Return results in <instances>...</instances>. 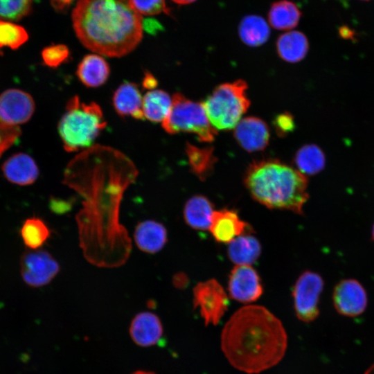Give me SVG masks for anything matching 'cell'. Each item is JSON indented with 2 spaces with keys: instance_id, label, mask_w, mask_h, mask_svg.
Segmentation results:
<instances>
[{
  "instance_id": "cell-8",
  "label": "cell",
  "mask_w": 374,
  "mask_h": 374,
  "mask_svg": "<svg viewBox=\"0 0 374 374\" xmlns=\"http://www.w3.org/2000/svg\"><path fill=\"white\" fill-rule=\"evenodd\" d=\"M193 305L198 309L204 323L217 325L228 308V296L215 279L197 283L193 288Z\"/></svg>"
},
{
  "instance_id": "cell-19",
  "label": "cell",
  "mask_w": 374,
  "mask_h": 374,
  "mask_svg": "<svg viewBox=\"0 0 374 374\" xmlns=\"http://www.w3.org/2000/svg\"><path fill=\"white\" fill-rule=\"evenodd\" d=\"M109 73V64L102 55L96 53L85 55L76 69L79 80L87 87H98L104 84Z\"/></svg>"
},
{
  "instance_id": "cell-6",
  "label": "cell",
  "mask_w": 374,
  "mask_h": 374,
  "mask_svg": "<svg viewBox=\"0 0 374 374\" xmlns=\"http://www.w3.org/2000/svg\"><path fill=\"white\" fill-rule=\"evenodd\" d=\"M163 130L170 134L193 133L199 141L211 142L217 135L202 103L193 101L180 93L172 97L170 110L162 122Z\"/></svg>"
},
{
  "instance_id": "cell-42",
  "label": "cell",
  "mask_w": 374,
  "mask_h": 374,
  "mask_svg": "<svg viewBox=\"0 0 374 374\" xmlns=\"http://www.w3.org/2000/svg\"><path fill=\"white\" fill-rule=\"evenodd\" d=\"M364 1H368V0H364Z\"/></svg>"
},
{
  "instance_id": "cell-24",
  "label": "cell",
  "mask_w": 374,
  "mask_h": 374,
  "mask_svg": "<svg viewBox=\"0 0 374 374\" xmlns=\"http://www.w3.org/2000/svg\"><path fill=\"white\" fill-rule=\"evenodd\" d=\"M186 153L192 172L200 180L206 179L213 173L217 158L212 147L199 148L187 143Z\"/></svg>"
},
{
  "instance_id": "cell-15",
  "label": "cell",
  "mask_w": 374,
  "mask_h": 374,
  "mask_svg": "<svg viewBox=\"0 0 374 374\" xmlns=\"http://www.w3.org/2000/svg\"><path fill=\"white\" fill-rule=\"evenodd\" d=\"M4 177L12 184L28 186L39 177V168L35 160L28 154L19 152L10 156L1 166Z\"/></svg>"
},
{
  "instance_id": "cell-4",
  "label": "cell",
  "mask_w": 374,
  "mask_h": 374,
  "mask_svg": "<svg viewBox=\"0 0 374 374\" xmlns=\"http://www.w3.org/2000/svg\"><path fill=\"white\" fill-rule=\"evenodd\" d=\"M101 107L95 102H82L74 96L67 102L58 123V133L66 152H78L93 146L106 127Z\"/></svg>"
},
{
  "instance_id": "cell-37",
  "label": "cell",
  "mask_w": 374,
  "mask_h": 374,
  "mask_svg": "<svg viewBox=\"0 0 374 374\" xmlns=\"http://www.w3.org/2000/svg\"><path fill=\"white\" fill-rule=\"evenodd\" d=\"M157 84L158 82L155 77L152 73L147 71L143 79V87L146 89L153 90L156 88Z\"/></svg>"
},
{
  "instance_id": "cell-22",
  "label": "cell",
  "mask_w": 374,
  "mask_h": 374,
  "mask_svg": "<svg viewBox=\"0 0 374 374\" xmlns=\"http://www.w3.org/2000/svg\"><path fill=\"white\" fill-rule=\"evenodd\" d=\"M308 48L309 43L306 36L297 30L283 33L276 42L279 57L290 63L302 60L307 55Z\"/></svg>"
},
{
  "instance_id": "cell-27",
  "label": "cell",
  "mask_w": 374,
  "mask_h": 374,
  "mask_svg": "<svg viewBox=\"0 0 374 374\" xmlns=\"http://www.w3.org/2000/svg\"><path fill=\"white\" fill-rule=\"evenodd\" d=\"M297 170L306 175H314L323 170L326 157L322 150L315 144H307L298 150L294 157Z\"/></svg>"
},
{
  "instance_id": "cell-21",
  "label": "cell",
  "mask_w": 374,
  "mask_h": 374,
  "mask_svg": "<svg viewBox=\"0 0 374 374\" xmlns=\"http://www.w3.org/2000/svg\"><path fill=\"white\" fill-rule=\"evenodd\" d=\"M227 253L236 265H251L259 258L261 245L255 236L244 233L229 243Z\"/></svg>"
},
{
  "instance_id": "cell-13",
  "label": "cell",
  "mask_w": 374,
  "mask_h": 374,
  "mask_svg": "<svg viewBox=\"0 0 374 374\" xmlns=\"http://www.w3.org/2000/svg\"><path fill=\"white\" fill-rule=\"evenodd\" d=\"M233 135L240 146L249 152L264 150L270 138L267 123L254 116H248L240 121L235 127Z\"/></svg>"
},
{
  "instance_id": "cell-35",
  "label": "cell",
  "mask_w": 374,
  "mask_h": 374,
  "mask_svg": "<svg viewBox=\"0 0 374 374\" xmlns=\"http://www.w3.org/2000/svg\"><path fill=\"white\" fill-rule=\"evenodd\" d=\"M49 207L52 212L55 213H63L69 208V204L64 201L51 197L49 201Z\"/></svg>"
},
{
  "instance_id": "cell-30",
  "label": "cell",
  "mask_w": 374,
  "mask_h": 374,
  "mask_svg": "<svg viewBox=\"0 0 374 374\" xmlns=\"http://www.w3.org/2000/svg\"><path fill=\"white\" fill-rule=\"evenodd\" d=\"M33 0H0V17L20 19L30 10Z\"/></svg>"
},
{
  "instance_id": "cell-34",
  "label": "cell",
  "mask_w": 374,
  "mask_h": 374,
  "mask_svg": "<svg viewBox=\"0 0 374 374\" xmlns=\"http://www.w3.org/2000/svg\"><path fill=\"white\" fill-rule=\"evenodd\" d=\"M274 126L279 136H285L294 130V118L290 113L280 114L275 118Z\"/></svg>"
},
{
  "instance_id": "cell-5",
  "label": "cell",
  "mask_w": 374,
  "mask_h": 374,
  "mask_svg": "<svg viewBox=\"0 0 374 374\" xmlns=\"http://www.w3.org/2000/svg\"><path fill=\"white\" fill-rule=\"evenodd\" d=\"M247 87L243 80L223 83L203 102L208 118L215 129L230 130L236 126L250 105Z\"/></svg>"
},
{
  "instance_id": "cell-10",
  "label": "cell",
  "mask_w": 374,
  "mask_h": 374,
  "mask_svg": "<svg viewBox=\"0 0 374 374\" xmlns=\"http://www.w3.org/2000/svg\"><path fill=\"white\" fill-rule=\"evenodd\" d=\"M332 301L338 313L354 317L365 311L368 304V296L360 282L353 278L344 279L335 286Z\"/></svg>"
},
{
  "instance_id": "cell-17",
  "label": "cell",
  "mask_w": 374,
  "mask_h": 374,
  "mask_svg": "<svg viewBox=\"0 0 374 374\" xmlns=\"http://www.w3.org/2000/svg\"><path fill=\"white\" fill-rule=\"evenodd\" d=\"M112 103L114 110L121 116L144 119L142 109L143 97L137 84L125 81L115 90Z\"/></svg>"
},
{
  "instance_id": "cell-36",
  "label": "cell",
  "mask_w": 374,
  "mask_h": 374,
  "mask_svg": "<svg viewBox=\"0 0 374 374\" xmlns=\"http://www.w3.org/2000/svg\"><path fill=\"white\" fill-rule=\"evenodd\" d=\"M75 0H51L53 8L57 12L66 11Z\"/></svg>"
},
{
  "instance_id": "cell-29",
  "label": "cell",
  "mask_w": 374,
  "mask_h": 374,
  "mask_svg": "<svg viewBox=\"0 0 374 374\" xmlns=\"http://www.w3.org/2000/svg\"><path fill=\"white\" fill-rule=\"evenodd\" d=\"M28 39L26 30L21 26L0 19V49L15 50Z\"/></svg>"
},
{
  "instance_id": "cell-31",
  "label": "cell",
  "mask_w": 374,
  "mask_h": 374,
  "mask_svg": "<svg viewBox=\"0 0 374 374\" xmlns=\"http://www.w3.org/2000/svg\"><path fill=\"white\" fill-rule=\"evenodd\" d=\"M69 48L64 44H53L44 48L41 53L43 62L51 68H56L69 57Z\"/></svg>"
},
{
  "instance_id": "cell-18",
  "label": "cell",
  "mask_w": 374,
  "mask_h": 374,
  "mask_svg": "<svg viewBox=\"0 0 374 374\" xmlns=\"http://www.w3.org/2000/svg\"><path fill=\"white\" fill-rule=\"evenodd\" d=\"M136 247L143 252L155 253L161 251L168 240L164 225L155 220H147L139 222L134 232Z\"/></svg>"
},
{
  "instance_id": "cell-40",
  "label": "cell",
  "mask_w": 374,
  "mask_h": 374,
  "mask_svg": "<svg viewBox=\"0 0 374 374\" xmlns=\"http://www.w3.org/2000/svg\"><path fill=\"white\" fill-rule=\"evenodd\" d=\"M132 374H155V373L152 372H149V371H138L133 373Z\"/></svg>"
},
{
  "instance_id": "cell-23",
  "label": "cell",
  "mask_w": 374,
  "mask_h": 374,
  "mask_svg": "<svg viewBox=\"0 0 374 374\" xmlns=\"http://www.w3.org/2000/svg\"><path fill=\"white\" fill-rule=\"evenodd\" d=\"M241 40L247 46L256 47L265 43L270 35V29L266 21L258 15L244 17L238 28Z\"/></svg>"
},
{
  "instance_id": "cell-1",
  "label": "cell",
  "mask_w": 374,
  "mask_h": 374,
  "mask_svg": "<svg viewBox=\"0 0 374 374\" xmlns=\"http://www.w3.org/2000/svg\"><path fill=\"white\" fill-rule=\"evenodd\" d=\"M287 336L281 321L263 306L249 305L238 310L224 326L221 348L235 368L259 373L283 358Z\"/></svg>"
},
{
  "instance_id": "cell-41",
  "label": "cell",
  "mask_w": 374,
  "mask_h": 374,
  "mask_svg": "<svg viewBox=\"0 0 374 374\" xmlns=\"http://www.w3.org/2000/svg\"><path fill=\"white\" fill-rule=\"evenodd\" d=\"M371 237H372V239H373V240L374 242V224H373V227H372Z\"/></svg>"
},
{
  "instance_id": "cell-20",
  "label": "cell",
  "mask_w": 374,
  "mask_h": 374,
  "mask_svg": "<svg viewBox=\"0 0 374 374\" xmlns=\"http://www.w3.org/2000/svg\"><path fill=\"white\" fill-rule=\"evenodd\" d=\"M215 211L212 202L204 195H195L187 200L184 208V218L192 229L209 230Z\"/></svg>"
},
{
  "instance_id": "cell-3",
  "label": "cell",
  "mask_w": 374,
  "mask_h": 374,
  "mask_svg": "<svg viewBox=\"0 0 374 374\" xmlns=\"http://www.w3.org/2000/svg\"><path fill=\"white\" fill-rule=\"evenodd\" d=\"M244 184L251 197L272 209L303 213L309 199L306 176L277 159L253 161L247 169Z\"/></svg>"
},
{
  "instance_id": "cell-12",
  "label": "cell",
  "mask_w": 374,
  "mask_h": 374,
  "mask_svg": "<svg viewBox=\"0 0 374 374\" xmlns=\"http://www.w3.org/2000/svg\"><path fill=\"white\" fill-rule=\"evenodd\" d=\"M35 108L33 97L24 91L9 89L0 94V120L9 125L19 126L28 121Z\"/></svg>"
},
{
  "instance_id": "cell-39",
  "label": "cell",
  "mask_w": 374,
  "mask_h": 374,
  "mask_svg": "<svg viewBox=\"0 0 374 374\" xmlns=\"http://www.w3.org/2000/svg\"><path fill=\"white\" fill-rule=\"evenodd\" d=\"M172 1L179 5H186V4L191 3L195 1L196 0H172Z\"/></svg>"
},
{
  "instance_id": "cell-16",
  "label": "cell",
  "mask_w": 374,
  "mask_h": 374,
  "mask_svg": "<svg viewBox=\"0 0 374 374\" xmlns=\"http://www.w3.org/2000/svg\"><path fill=\"white\" fill-rule=\"evenodd\" d=\"M132 340L140 346H152L162 339L163 329L159 318L150 312H142L132 319L130 328Z\"/></svg>"
},
{
  "instance_id": "cell-26",
  "label": "cell",
  "mask_w": 374,
  "mask_h": 374,
  "mask_svg": "<svg viewBox=\"0 0 374 374\" xmlns=\"http://www.w3.org/2000/svg\"><path fill=\"white\" fill-rule=\"evenodd\" d=\"M301 15L295 3L287 0H281L271 6L268 19L269 24L275 29L288 30L297 26Z\"/></svg>"
},
{
  "instance_id": "cell-38",
  "label": "cell",
  "mask_w": 374,
  "mask_h": 374,
  "mask_svg": "<svg viewBox=\"0 0 374 374\" xmlns=\"http://www.w3.org/2000/svg\"><path fill=\"white\" fill-rule=\"evenodd\" d=\"M172 283L177 288L183 289L188 285V278L185 274L179 272L174 275Z\"/></svg>"
},
{
  "instance_id": "cell-11",
  "label": "cell",
  "mask_w": 374,
  "mask_h": 374,
  "mask_svg": "<svg viewBox=\"0 0 374 374\" xmlns=\"http://www.w3.org/2000/svg\"><path fill=\"white\" fill-rule=\"evenodd\" d=\"M228 291L233 300L250 303L261 296L263 289L258 274L251 265H235L229 277Z\"/></svg>"
},
{
  "instance_id": "cell-7",
  "label": "cell",
  "mask_w": 374,
  "mask_h": 374,
  "mask_svg": "<svg viewBox=\"0 0 374 374\" xmlns=\"http://www.w3.org/2000/svg\"><path fill=\"white\" fill-rule=\"evenodd\" d=\"M324 281L317 273L305 271L297 278L292 290L294 310L303 322L315 320L319 314V303Z\"/></svg>"
},
{
  "instance_id": "cell-9",
  "label": "cell",
  "mask_w": 374,
  "mask_h": 374,
  "mask_svg": "<svg viewBox=\"0 0 374 374\" xmlns=\"http://www.w3.org/2000/svg\"><path fill=\"white\" fill-rule=\"evenodd\" d=\"M60 267L47 251L30 250L20 259V273L24 282L32 287L48 285L57 275Z\"/></svg>"
},
{
  "instance_id": "cell-14",
  "label": "cell",
  "mask_w": 374,
  "mask_h": 374,
  "mask_svg": "<svg viewBox=\"0 0 374 374\" xmlns=\"http://www.w3.org/2000/svg\"><path fill=\"white\" fill-rule=\"evenodd\" d=\"M214 239L220 243H229L235 238L250 232L249 226L233 210L215 211L209 228Z\"/></svg>"
},
{
  "instance_id": "cell-33",
  "label": "cell",
  "mask_w": 374,
  "mask_h": 374,
  "mask_svg": "<svg viewBox=\"0 0 374 374\" xmlns=\"http://www.w3.org/2000/svg\"><path fill=\"white\" fill-rule=\"evenodd\" d=\"M19 126L9 125L0 120V158L19 138Z\"/></svg>"
},
{
  "instance_id": "cell-32",
  "label": "cell",
  "mask_w": 374,
  "mask_h": 374,
  "mask_svg": "<svg viewBox=\"0 0 374 374\" xmlns=\"http://www.w3.org/2000/svg\"><path fill=\"white\" fill-rule=\"evenodd\" d=\"M131 1L141 15H154L162 12L170 14V10L165 0H131Z\"/></svg>"
},
{
  "instance_id": "cell-25",
  "label": "cell",
  "mask_w": 374,
  "mask_h": 374,
  "mask_svg": "<svg viewBox=\"0 0 374 374\" xmlns=\"http://www.w3.org/2000/svg\"><path fill=\"white\" fill-rule=\"evenodd\" d=\"M172 106V98L161 89L150 90L143 97L144 118L151 122H163Z\"/></svg>"
},
{
  "instance_id": "cell-28",
  "label": "cell",
  "mask_w": 374,
  "mask_h": 374,
  "mask_svg": "<svg viewBox=\"0 0 374 374\" xmlns=\"http://www.w3.org/2000/svg\"><path fill=\"white\" fill-rule=\"evenodd\" d=\"M24 244L31 250L39 249L51 235V231L41 218L32 217L26 219L20 229Z\"/></svg>"
},
{
  "instance_id": "cell-2",
  "label": "cell",
  "mask_w": 374,
  "mask_h": 374,
  "mask_svg": "<svg viewBox=\"0 0 374 374\" xmlns=\"http://www.w3.org/2000/svg\"><path fill=\"white\" fill-rule=\"evenodd\" d=\"M71 19L80 42L100 55H126L143 37V19L131 0H78Z\"/></svg>"
}]
</instances>
